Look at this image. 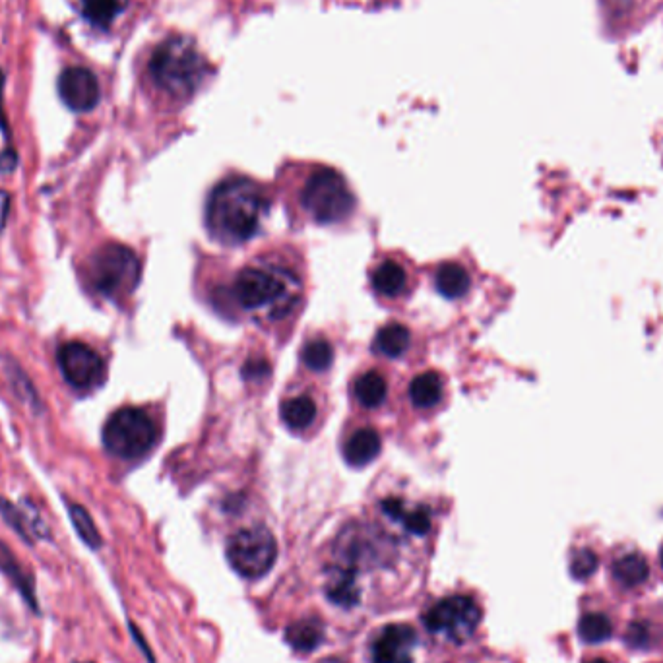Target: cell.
<instances>
[{
	"label": "cell",
	"instance_id": "cell-5",
	"mask_svg": "<svg viewBox=\"0 0 663 663\" xmlns=\"http://www.w3.org/2000/svg\"><path fill=\"white\" fill-rule=\"evenodd\" d=\"M158 441V427L154 419L140 408H121L115 411L103 427V446L109 454L136 460L148 454Z\"/></svg>",
	"mask_w": 663,
	"mask_h": 663
},
{
	"label": "cell",
	"instance_id": "cell-34",
	"mask_svg": "<svg viewBox=\"0 0 663 663\" xmlns=\"http://www.w3.org/2000/svg\"><path fill=\"white\" fill-rule=\"evenodd\" d=\"M268 373V367H266V363L264 361H260V363H249L247 365V369H245V377L247 379H260L262 375H266Z\"/></svg>",
	"mask_w": 663,
	"mask_h": 663
},
{
	"label": "cell",
	"instance_id": "cell-10",
	"mask_svg": "<svg viewBox=\"0 0 663 663\" xmlns=\"http://www.w3.org/2000/svg\"><path fill=\"white\" fill-rule=\"evenodd\" d=\"M57 90L64 105L76 113H88L101 99L99 80L86 66L64 68L57 82Z\"/></svg>",
	"mask_w": 663,
	"mask_h": 663
},
{
	"label": "cell",
	"instance_id": "cell-27",
	"mask_svg": "<svg viewBox=\"0 0 663 663\" xmlns=\"http://www.w3.org/2000/svg\"><path fill=\"white\" fill-rule=\"evenodd\" d=\"M68 514H70L72 526H74V530H76V534L80 536V539L88 547L99 549L101 547V536H99V530H97L90 512L82 505H70L68 506Z\"/></svg>",
	"mask_w": 663,
	"mask_h": 663
},
{
	"label": "cell",
	"instance_id": "cell-29",
	"mask_svg": "<svg viewBox=\"0 0 663 663\" xmlns=\"http://www.w3.org/2000/svg\"><path fill=\"white\" fill-rule=\"evenodd\" d=\"M598 569V557L592 549H578L572 553L570 559V574L576 580H586L590 578Z\"/></svg>",
	"mask_w": 663,
	"mask_h": 663
},
{
	"label": "cell",
	"instance_id": "cell-31",
	"mask_svg": "<svg viewBox=\"0 0 663 663\" xmlns=\"http://www.w3.org/2000/svg\"><path fill=\"white\" fill-rule=\"evenodd\" d=\"M18 165V154L16 150L12 148H6L2 154H0V173H12Z\"/></svg>",
	"mask_w": 663,
	"mask_h": 663
},
{
	"label": "cell",
	"instance_id": "cell-33",
	"mask_svg": "<svg viewBox=\"0 0 663 663\" xmlns=\"http://www.w3.org/2000/svg\"><path fill=\"white\" fill-rule=\"evenodd\" d=\"M0 130L4 138L8 140V123H6V113H4V74L0 70Z\"/></svg>",
	"mask_w": 663,
	"mask_h": 663
},
{
	"label": "cell",
	"instance_id": "cell-21",
	"mask_svg": "<svg viewBox=\"0 0 663 663\" xmlns=\"http://www.w3.org/2000/svg\"><path fill=\"white\" fill-rule=\"evenodd\" d=\"M410 398L413 406L423 410L437 406L442 398V382L439 375L429 371L415 377L410 386Z\"/></svg>",
	"mask_w": 663,
	"mask_h": 663
},
{
	"label": "cell",
	"instance_id": "cell-25",
	"mask_svg": "<svg viewBox=\"0 0 663 663\" xmlns=\"http://www.w3.org/2000/svg\"><path fill=\"white\" fill-rule=\"evenodd\" d=\"M578 634L588 644H600L611 638L613 623L607 615H603L600 611H590V613L582 615V619L578 623Z\"/></svg>",
	"mask_w": 663,
	"mask_h": 663
},
{
	"label": "cell",
	"instance_id": "cell-6",
	"mask_svg": "<svg viewBox=\"0 0 663 663\" xmlns=\"http://www.w3.org/2000/svg\"><path fill=\"white\" fill-rule=\"evenodd\" d=\"M303 206L318 223H338L351 216L355 198L344 177L332 169H318L303 189Z\"/></svg>",
	"mask_w": 663,
	"mask_h": 663
},
{
	"label": "cell",
	"instance_id": "cell-28",
	"mask_svg": "<svg viewBox=\"0 0 663 663\" xmlns=\"http://www.w3.org/2000/svg\"><path fill=\"white\" fill-rule=\"evenodd\" d=\"M303 363L313 371H324L334 359V349L326 340H313L303 349Z\"/></svg>",
	"mask_w": 663,
	"mask_h": 663
},
{
	"label": "cell",
	"instance_id": "cell-32",
	"mask_svg": "<svg viewBox=\"0 0 663 663\" xmlns=\"http://www.w3.org/2000/svg\"><path fill=\"white\" fill-rule=\"evenodd\" d=\"M10 206H12V196L8 190H0V233L6 227V221L10 218Z\"/></svg>",
	"mask_w": 663,
	"mask_h": 663
},
{
	"label": "cell",
	"instance_id": "cell-22",
	"mask_svg": "<svg viewBox=\"0 0 663 663\" xmlns=\"http://www.w3.org/2000/svg\"><path fill=\"white\" fill-rule=\"evenodd\" d=\"M410 348V330L404 324L392 322L382 326L375 338V349L386 357H400Z\"/></svg>",
	"mask_w": 663,
	"mask_h": 663
},
{
	"label": "cell",
	"instance_id": "cell-16",
	"mask_svg": "<svg viewBox=\"0 0 663 663\" xmlns=\"http://www.w3.org/2000/svg\"><path fill=\"white\" fill-rule=\"evenodd\" d=\"M280 417H282L287 429L305 431L315 421L316 404L313 402V398H309V396L289 398L282 404Z\"/></svg>",
	"mask_w": 663,
	"mask_h": 663
},
{
	"label": "cell",
	"instance_id": "cell-15",
	"mask_svg": "<svg viewBox=\"0 0 663 663\" xmlns=\"http://www.w3.org/2000/svg\"><path fill=\"white\" fill-rule=\"evenodd\" d=\"M285 640L297 650V652H313L316 646L322 644L324 640V627L322 623L311 617V619H301L293 625L287 627L285 631Z\"/></svg>",
	"mask_w": 663,
	"mask_h": 663
},
{
	"label": "cell",
	"instance_id": "cell-9",
	"mask_svg": "<svg viewBox=\"0 0 663 663\" xmlns=\"http://www.w3.org/2000/svg\"><path fill=\"white\" fill-rule=\"evenodd\" d=\"M57 363L63 379L76 390H94L105 380V361L88 344L66 342L59 348Z\"/></svg>",
	"mask_w": 663,
	"mask_h": 663
},
{
	"label": "cell",
	"instance_id": "cell-30",
	"mask_svg": "<svg viewBox=\"0 0 663 663\" xmlns=\"http://www.w3.org/2000/svg\"><path fill=\"white\" fill-rule=\"evenodd\" d=\"M627 642L631 646H634V648H640V646H644L648 642V632H646V629L642 625L634 623V625H631V629L627 631Z\"/></svg>",
	"mask_w": 663,
	"mask_h": 663
},
{
	"label": "cell",
	"instance_id": "cell-1",
	"mask_svg": "<svg viewBox=\"0 0 663 663\" xmlns=\"http://www.w3.org/2000/svg\"><path fill=\"white\" fill-rule=\"evenodd\" d=\"M264 210L266 198L256 183L249 179H229L210 196L206 212L208 229L225 245L245 243L258 231Z\"/></svg>",
	"mask_w": 663,
	"mask_h": 663
},
{
	"label": "cell",
	"instance_id": "cell-19",
	"mask_svg": "<svg viewBox=\"0 0 663 663\" xmlns=\"http://www.w3.org/2000/svg\"><path fill=\"white\" fill-rule=\"evenodd\" d=\"M406 272L394 260H384L373 272V287L384 297H396L406 289Z\"/></svg>",
	"mask_w": 663,
	"mask_h": 663
},
{
	"label": "cell",
	"instance_id": "cell-36",
	"mask_svg": "<svg viewBox=\"0 0 663 663\" xmlns=\"http://www.w3.org/2000/svg\"><path fill=\"white\" fill-rule=\"evenodd\" d=\"M318 663H344L342 660H336V658H326V660H320Z\"/></svg>",
	"mask_w": 663,
	"mask_h": 663
},
{
	"label": "cell",
	"instance_id": "cell-37",
	"mask_svg": "<svg viewBox=\"0 0 663 663\" xmlns=\"http://www.w3.org/2000/svg\"><path fill=\"white\" fill-rule=\"evenodd\" d=\"M660 561H662V567H663V547L662 551H660Z\"/></svg>",
	"mask_w": 663,
	"mask_h": 663
},
{
	"label": "cell",
	"instance_id": "cell-4",
	"mask_svg": "<svg viewBox=\"0 0 663 663\" xmlns=\"http://www.w3.org/2000/svg\"><path fill=\"white\" fill-rule=\"evenodd\" d=\"M142 266L136 253L119 243L101 245L88 264V278L95 291L109 299H125L140 284Z\"/></svg>",
	"mask_w": 663,
	"mask_h": 663
},
{
	"label": "cell",
	"instance_id": "cell-8",
	"mask_svg": "<svg viewBox=\"0 0 663 663\" xmlns=\"http://www.w3.org/2000/svg\"><path fill=\"white\" fill-rule=\"evenodd\" d=\"M481 621V609L468 596H450L437 601L423 617L427 629L452 642H464Z\"/></svg>",
	"mask_w": 663,
	"mask_h": 663
},
{
	"label": "cell",
	"instance_id": "cell-24",
	"mask_svg": "<svg viewBox=\"0 0 663 663\" xmlns=\"http://www.w3.org/2000/svg\"><path fill=\"white\" fill-rule=\"evenodd\" d=\"M0 514L10 524V528L16 530V534L22 537L26 543H32L33 534L43 536V528L37 520H32L28 512L20 510L18 506L12 505L10 501H6L2 497H0Z\"/></svg>",
	"mask_w": 663,
	"mask_h": 663
},
{
	"label": "cell",
	"instance_id": "cell-3",
	"mask_svg": "<svg viewBox=\"0 0 663 663\" xmlns=\"http://www.w3.org/2000/svg\"><path fill=\"white\" fill-rule=\"evenodd\" d=\"M299 289L297 278L282 268H245L233 287L243 309L264 311L274 318H282L295 307Z\"/></svg>",
	"mask_w": 663,
	"mask_h": 663
},
{
	"label": "cell",
	"instance_id": "cell-12",
	"mask_svg": "<svg viewBox=\"0 0 663 663\" xmlns=\"http://www.w3.org/2000/svg\"><path fill=\"white\" fill-rule=\"evenodd\" d=\"M382 441L375 429H359L349 437L344 446V456L349 466L361 468L371 464L380 454Z\"/></svg>",
	"mask_w": 663,
	"mask_h": 663
},
{
	"label": "cell",
	"instance_id": "cell-14",
	"mask_svg": "<svg viewBox=\"0 0 663 663\" xmlns=\"http://www.w3.org/2000/svg\"><path fill=\"white\" fill-rule=\"evenodd\" d=\"M613 578L623 586V588H636L644 584L650 576V565L640 553H625L613 561Z\"/></svg>",
	"mask_w": 663,
	"mask_h": 663
},
{
	"label": "cell",
	"instance_id": "cell-20",
	"mask_svg": "<svg viewBox=\"0 0 663 663\" xmlns=\"http://www.w3.org/2000/svg\"><path fill=\"white\" fill-rule=\"evenodd\" d=\"M125 0H82V16L99 30L111 28L125 10Z\"/></svg>",
	"mask_w": 663,
	"mask_h": 663
},
{
	"label": "cell",
	"instance_id": "cell-11",
	"mask_svg": "<svg viewBox=\"0 0 663 663\" xmlns=\"http://www.w3.org/2000/svg\"><path fill=\"white\" fill-rule=\"evenodd\" d=\"M417 632L410 625H386L380 629L371 646L373 663H413Z\"/></svg>",
	"mask_w": 663,
	"mask_h": 663
},
{
	"label": "cell",
	"instance_id": "cell-2",
	"mask_svg": "<svg viewBox=\"0 0 663 663\" xmlns=\"http://www.w3.org/2000/svg\"><path fill=\"white\" fill-rule=\"evenodd\" d=\"M148 70L161 92L177 99H187L202 84L206 64L189 37L173 35L156 47Z\"/></svg>",
	"mask_w": 663,
	"mask_h": 663
},
{
	"label": "cell",
	"instance_id": "cell-7",
	"mask_svg": "<svg viewBox=\"0 0 663 663\" xmlns=\"http://www.w3.org/2000/svg\"><path fill=\"white\" fill-rule=\"evenodd\" d=\"M278 557V543L274 534L264 526L239 530L227 541L229 565L245 578H260L274 567Z\"/></svg>",
	"mask_w": 663,
	"mask_h": 663
},
{
	"label": "cell",
	"instance_id": "cell-35",
	"mask_svg": "<svg viewBox=\"0 0 663 663\" xmlns=\"http://www.w3.org/2000/svg\"><path fill=\"white\" fill-rule=\"evenodd\" d=\"M584 663H609L607 660H603V658H590V660H586Z\"/></svg>",
	"mask_w": 663,
	"mask_h": 663
},
{
	"label": "cell",
	"instance_id": "cell-17",
	"mask_svg": "<svg viewBox=\"0 0 663 663\" xmlns=\"http://www.w3.org/2000/svg\"><path fill=\"white\" fill-rule=\"evenodd\" d=\"M328 598L336 605L353 607L359 601V586H357V572L348 567L334 570L328 582Z\"/></svg>",
	"mask_w": 663,
	"mask_h": 663
},
{
	"label": "cell",
	"instance_id": "cell-23",
	"mask_svg": "<svg viewBox=\"0 0 663 663\" xmlns=\"http://www.w3.org/2000/svg\"><path fill=\"white\" fill-rule=\"evenodd\" d=\"M388 392L386 380L377 371H369L355 382V396L363 408L375 410L384 402Z\"/></svg>",
	"mask_w": 663,
	"mask_h": 663
},
{
	"label": "cell",
	"instance_id": "cell-26",
	"mask_svg": "<svg viewBox=\"0 0 663 663\" xmlns=\"http://www.w3.org/2000/svg\"><path fill=\"white\" fill-rule=\"evenodd\" d=\"M6 375H8V380H10V386H12L14 394H16V396H18V398H20L30 410L39 413L41 408H43V404H41V400H39V396H37V390L33 388L32 380L26 377V373L18 367L16 361H10V363L6 365Z\"/></svg>",
	"mask_w": 663,
	"mask_h": 663
},
{
	"label": "cell",
	"instance_id": "cell-18",
	"mask_svg": "<svg viewBox=\"0 0 663 663\" xmlns=\"http://www.w3.org/2000/svg\"><path fill=\"white\" fill-rule=\"evenodd\" d=\"M435 284L446 299H460L470 289V276L464 270V266L456 262H444L437 270Z\"/></svg>",
	"mask_w": 663,
	"mask_h": 663
},
{
	"label": "cell",
	"instance_id": "cell-13",
	"mask_svg": "<svg viewBox=\"0 0 663 663\" xmlns=\"http://www.w3.org/2000/svg\"><path fill=\"white\" fill-rule=\"evenodd\" d=\"M382 510L396 522H402L411 534L423 536L431 528V516L427 508H408L400 499H386L382 501Z\"/></svg>",
	"mask_w": 663,
	"mask_h": 663
}]
</instances>
